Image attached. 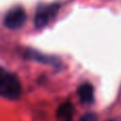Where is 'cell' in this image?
<instances>
[{
  "label": "cell",
  "instance_id": "1",
  "mask_svg": "<svg viewBox=\"0 0 121 121\" xmlns=\"http://www.w3.org/2000/svg\"><path fill=\"white\" fill-rule=\"evenodd\" d=\"M21 84L14 73L0 67V97L16 100L21 95Z\"/></svg>",
  "mask_w": 121,
  "mask_h": 121
},
{
  "label": "cell",
  "instance_id": "2",
  "mask_svg": "<svg viewBox=\"0 0 121 121\" xmlns=\"http://www.w3.org/2000/svg\"><path fill=\"white\" fill-rule=\"evenodd\" d=\"M60 4L59 3H51V4H44L38 6L37 11L34 17V25L37 29L46 27L47 25L51 22L55 17L57 16L60 12Z\"/></svg>",
  "mask_w": 121,
  "mask_h": 121
},
{
  "label": "cell",
  "instance_id": "3",
  "mask_svg": "<svg viewBox=\"0 0 121 121\" xmlns=\"http://www.w3.org/2000/svg\"><path fill=\"white\" fill-rule=\"evenodd\" d=\"M26 20H27L26 11L20 6H17V8H13L12 10H10L6 13L3 23L8 29L16 30L22 27Z\"/></svg>",
  "mask_w": 121,
  "mask_h": 121
},
{
  "label": "cell",
  "instance_id": "4",
  "mask_svg": "<svg viewBox=\"0 0 121 121\" xmlns=\"http://www.w3.org/2000/svg\"><path fill=\"white\" fill-rule=\"evenodd\" d=\"M74 107L71 102H64L56 109V120L57 121H72Z\"/></svg>",
  "mask_w": 121,
  "mask_h": 121
},
{
  "label": "cell",
  "instance_id": "5",
  "mask_svg": "<svg viewBox=\"0 0 121 121\" xmlns=\"http://www.w3.org/2000/svg\"><path fill=\"white\" fill-rule=\"evenodd\" d=\"M80 100L83 103L89 104L94 101V87L90 83H84L78 89Z\"/></svg>",
  "mask_w": 121,
  "mask_h": 121
},
{
  "label": "cell",
  "instance_id": "6",
  "mask_svg": "<svg viewBox=\"0 0 121 121\" xmlns=\"http://www.w3.org/2000/svg\"><path fill=\"white\" fill-rule=\"evenodd\" d=\"M26 56L30 60H38V62L45 63V64H54V62H55V60L53 57L46 56V55H43L38 52H35V51H28L26 53Z\"/></svg>",
  "mask_w": 121,
  "mask_h": 121
},
{
  "label": "cell",
  "instance_id": "7",
  "mask_svg": "<svg viewBox=\"0 0 121 121\" xmlns=\"http://www.w3.org/2000/svg\"><path fill=\"white\" fill-rule=\"evenodd\" d=\"M79 121H98V117L95 113H86L80 118Z\"/></svg>",
  "mask_w": 121,
  "mask_h": 121
},
{
  "label": "cell",
  "instance_id": "8",
  "mask_svg": "<svg viewBox=\"0 0 121 121\" xmlns=\"http://www.w3.org/2000/svg\"><path fill=\"white\" fill-rule=\"evenodd\" d=\"M111 121H112V120H111Z\"/></svg>",
  "mask_w": 121,
  "mask_h": 121
}]
</instances>
